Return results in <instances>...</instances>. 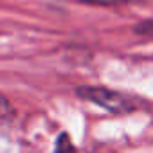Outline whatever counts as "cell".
I'll return each instance as SVG.
<instances>
[{
	"mask_svg": "<svg viewBox=\"0 0 153 153\" xmlns=\"http://www.w3.org/2000/svg\"><path fill=\"white\" fill-rule=\"evenodd\" d=\"M81 99L90 101L97 106H103L105 110L112 114H130L144 108V101L128 96L124 92L110 90V88H101V87H79L76 90Z\"/></svg>",
	"mask_w": 153,
	"mask_h": 153,
	"instance_id": "obj_1",
	"label": "cell"
},
{
	"mask_svg": "<svg viewBox=\"0 0 153 153\" xmlns=\"http://www.w3.org/2000/svg\"><path fill=\"white\" fill-rule=\"evenodd\" d=\"M56 153H74V146L68 142V135H67V133L59 135V139H58V148H56Z\"/></svg>",
	"mask_w": 153,
	"mask_h": 153,
	"instance_id": "obj_2",
	"label": "cell"
},
{
	"mask_svg": "<svg viewBox=\"0 0 153 153\" xmlns=\"http://www.w3.org/2000/svg\"><path fill=\"white\" fill-rule=\"evenodd\" d=\"M135 33L139 34H148V36H153V20H148V22H142L135 27Z\"/></svg>",
	"mask_w": 153,
	"mask_h": 153,
	"instance_id": "obj_5",
	"label": "cell"
},
{
	"mask_svg": "<svg viewBox=\"0 0 153 153\" xmlns=\"http://www.w3.org/2000/svg\"><path fill=\"white\" fill-rule=\"evenodd\" d=\"M85 4H97V6H117V4H130L135 0H79Z\"/></svg>",
	"mask_w": 153,
	"mask_h": 153,
	"instance_id": "obj_3",
	"label": "cell"
},
{
	"mask_svg": "<svg viewBox=\"0 0 153 153\" xmlns=\"http://www.w3.org/2000/svg\"><path fill=\"white\" fill-rule=\"evenodd\" d=\"M11 114H13V108H11L9 101H7L2 94H0V121H2V119H7Z\"/></svg>",
	"mask_w": 153,
	"mask_h": 153,
	"instance_id": "obj_4",
	"label": "cell"
}]
</instances>
